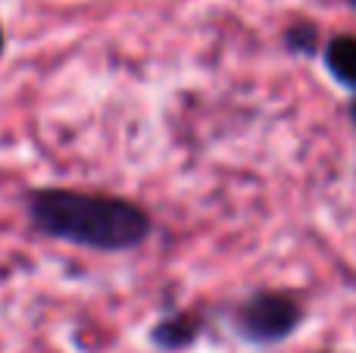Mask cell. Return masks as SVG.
I'll use <instances>...</instances> for the list:
<instances>
[{
	"label": "cell",
	"instance_id": "cell-1",
	"mask_svg": "<svg viewBox=\"0 0 356 353\" xmlns=\"http://www.w3.org/2000/svg\"><path fill=\"white\" fill-rule=\"evenodd\" d=\"M25 213L44 238L100 254L135 250L154 231L150 213L135 200L72 188H31L25 194Z\"/></svg>",
	"mask_w": 356,
	"mask_h": 353
},
{
	"label": "cell",
	"instance_id": "cell-2",
	"mask_svg": "<svg viewBox=\"0 0 356 353\" xmlns=\"http://www.w3.org/2000/svg\"><path fill=\"white\" fill-rule=\"evenodd\" d=\"M307 319V306L297 294L278 291V288H263L253 291L234 306L232 325L241 341L253 347H272L294 335Z\"/></svg>",
	"mask_w": 356,
	"mask_h": 353
},
{
	"label": "cell",
	"instance_id": "cell-3",
	"mask_svg": "<svg viewBox=\"0 0 356 353\" xmlns=\"http://www.w3.org/2000/svg\"><path fill=\"white\" fill-rule=\"evenodd\" d=\"M207 329V316L200 310H178V313H169L163 316L160 322L150 329V344L160 350H188L197 338L203 335Z\"/></svg>",
	"mask_w": 356,
	"mask_h": 353
},
{
	"label": "cell",
	"instance_id": "cell-4",
	"mask_svg": "<svg viewBox=\"0 0 356 353\" xmlns=\"http://www.w3.org/2000/svg\"><path fill=\"white\" fill-rule=\"evenodd\" d=\"M322 66L341 88L356 94V35H334L322 47Z\"/></svg>",
	"mask_w": 356,
	"mask_h": 353
},
{
	"label": "cell",
	"instance_id": "cell-5",
	"mask_svg": "<svg viewBox=\"0 0 356 353\" xmlns=\"http://www.w3.org/2000/svg\"><path fill=\"white\" fill-rule=\"evenodd\" d=\"M284 47L294 56H319V25L291 22L284 28Z\"/></svg>",
	"mask_w": 356,
	"mask_h": 353
},
{
	"label": "cell",
	"instance_id": "cell-6",
	"mask_svg": "<svg viewBox=\"0 0 356 353\" xmlns=\"http://www.w3.org/2000/svg\"><path fill=\"white\" fill-rule=\"evenodd\" d=\"M347 116H350V122H353V129H356V94H353L350 104H347Z\"/></svg>",
	"mask_w": 356,
	"mask_h": 353
},
{
	"label": "cell",
	"instance_id": "cell-7",
	"mask_svg": "<svg viewBox=\"0 0 356 353\" xmlns=\"http://www.w3.org/2000/svg\"><path fill=\"white\" fill-rule=\"evenodd\" d=\"M3 47H6V38H3V28H0V56H3Z\"/></svg>",
	"mask_w": 356,
	"mask_h": 353
},
{
	"label": "cell",
	"instance_id": "cell-8",
	"mask_svg": "<svg viewBox=\"0 0 356 353\" xmlns=\"http://www.w3.org/2000/svg\"><path fill=\"white\" fill-rule=\"evenodd\" d=\"M347 3H350V6H356V0H347Z\"/></svg>",
	"mask_w": 356,
	"mask_h": 353
}]
</instances>
